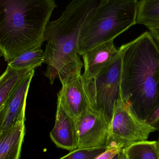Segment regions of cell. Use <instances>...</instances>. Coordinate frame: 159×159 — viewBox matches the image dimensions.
<instances>
[{
  "label": "cell",
  "instance_id": "6da1fadb",
  "mask_svg": "<svg viewBox=\"0 0 159 159\" xmlns=\"http://www.w3.org/2000/svg\"><path fill=\"white\" fill-rule=\"evenodd\" d=\"M120 98L146 122L159 105V44L150 32L120 47Z\"/></svg>",
  "mask_w": 159,
  "mask_h": 159
},
{
  "label": "cell",
  "instance_id": "7a4b0ae2",
  "mask_svg": "<svg viewBox=\"0 0 159 159\" xmlns=\"http://www.w3.org/2000/svg\"><path fill=\"white\" fill-rule=\"evenodd\" d=\"M99 3L96 0H74L68 5L57 19L48 21L44 33L47 41L44 63L45 76L52 85L56 78L61 81L83 65L77 53L80 30Z\"/></svg>",
  "mask_w": 159,
  "mask_h": 159
},
{
  "label": "cell",
  "instance_id": "3957f363",
  "mask_svg": "<svg viewBox=\"0 0 159 159\" xmlns=\"http://www.w3.org/2000/svg\"><path fill=\"white\" fill-rule=\"evenodd\" d=\"M57 7L54 0H0V51L6 61L41 47Z\"/></svg>",
  "mask_w": 159,
  "mask_h": 159
},
{
  "label": "cell",
  "instance_id": "277c9868",
  "mask_svg": "<svg viewBox=\"0 0 159 159\" xmlns=\"http://www.w3.org/2000/svg\"><path fill=\"white\" fill-rule=\"evenodd\" d=\"M136 0H102L80 30L77 51L81 56L114 40L136 24Z\"/></svg>",
  "mask_w": 159,
  "mask_h": 159
},
{
  "label": "cell",
  "instance_id": "5b68a950",
  "mask_svg": "<svg viewBox=\"0 0 159 159\" xmlns=\"http://www.w3.org/2000/svg\"><path fill=\"white\" fill-rule=\"evenodd\" d=\"M121 69L120 50L119 55L96 77L89 80H82L90 107L103 112L109 121L115 102L120 97Z\"/></svg>",
  "mask_w": 159,
  "mask_h": 159
},
{
  "label": "cell",
  "instance_id": "8992f818",
  "mask_svg": "<svg viewBox=\"0 0 159 159\" xmlns=\"http://www.w3.org/2000/svg\"><path fill=\"white\" fill-rule=\"evenodd\" d=\"M156 131L135 115L120 97L114 105L106 146L124 148L132 144L147 141L150 133Z\"/></svg>",
  "mask_w": 159,
  "mask_h": 159
},
{
  "label": "cell",
  "instance_id": "52a82bcc",
  "mask_svg": "<svg viewBox=\"0 0 159 159\" xmlns=\"http://www.w3.org/2000/svg\"><path fill=\"white\" fill-rule=\"evenodd\" d=\"M109 122L103 112L90 107L75 122L77 148L106 146Z\"/></svg>",
  "mask_w": 159,
  "mask_h": 159
},
{
  "label": "cell",
  "instance_id": "ba28073f",
  "mask_svg": "<svg viewBox=\"0 0 159 159\" xmlns=\"http://www.w3.org/2000/svg\"><path fill=\"white\" fill-rule=\"evenodd\" d=\"M81 69L71 73L61 82L57 103L75 122L90 108L83 89Z\"/></svg>",
  "mask_w": 159,
  "mask_h": 159
},
{
  "label": "cell",
  "instance_id": "9c48e42d",
  "mask_svg": "<svg viewBox=\"0 0 159 159\" xmlns=\"http://www.w3.org/2000/svg\"><path fill=\"white\" fill-rule=\"evenodd\" d=\"M114 41L99 45L81 55L84 67V73L81 75L82 81L96 77L119 55L120 49L116 47Z\"/></svg>",
  "mask_w": 159,
  "mask_h": 159
},
{
  "label": "cell",
  "instance_id": "30bf717a",
  "mask_svg": "<svg viewBox=\"0 0 159 159\" xmlns=\"http://www.w3.org/2000/svg\"><path fill=\"white\" fill-rule=\"evenodd\" d=\"M34 70L30 71L13 91L6 104L2 133L9 129L22 117L25 116L26 100Z\"/></svg>",
  "mask_w": 159,
  "mask_h": 159
},
{
  "label": "cell",
  "instance_id": "8fae6325",
  "mask_svg": "<svg viewBox=\"0 0 159 159\" xmlns=\"http://www.w3.org/2000/svg\"><path fill=\"white\" fill-rule=\"evenodd\" d=\"M50 137L59 148L70 151L77 148L76 123L58 103L57 105L55 126L50 132Z\"/></svg>",
  "mask_w": 159,
  "mask_h": 159
},
{
  "label": "cell",
  "instance_id": "7c38bea8",
  "mask_svg": "<svg viewBox=\"0 0 159 159\" xmlns=\"http://www.w3.org/2000/svg\"><path fill=\"white\" fill-rule=\"evenodd\" d=\"M25 116L2 133L0 138V159H20L26 133Z\"/></svg>",
  "mask_w": 159,
  "mask_h": 159
},
{
  "label": "cell",
  "instance_id": "4fadbf2b",
  "mask_svg": "<svg viewBox=\"0 0 159 159\" xmlns=\"http://www.w3.org/2000/svg\"><path fill=\"white\" fill-rule=\"evenodd\" d=\"M34 70H16L7 65L0 76V109L8 101L15 88L30 71Z\"/></svg>",
  "mask_w": 159,
  "mask_h": 159
},
{
  "label": "cell",
  "instance_id": "5bb4252c",
  "mask_svg": "<svg viewBox=\"0 0 159 159\" xmlns=\"http://www.w3.org/2000/svg\"><path fill=\"white\" fill-rule=\"evenodd\" d=\"M136 24L148 29L159 24V0L138 1Z\"/></svg>",
  "mask_w": 159,
  "mask_h": 159
},
{
  "label": "cell",
  "instance_id": "9a60e30c",
  "mask_svg": "<svg viewBox=\"0 0 159 159\" xmlns=\"http://www.w3.org/2000/svg\"><path fill=\"white\" fill-rule=\"evenodd\" d=\"M126 159H159L157 141H143L123 149Z\"/></svg>",
  "mask_w": 159,
  "mask_h": 159
},
{
  "label": "cell",
  "instance_id": "2e32d148",
  "mask_svg": "<svg viewBox=\"0 0 159 159\" xmlns=\"http://www.w3.org/2000/svg\"><path fill=\"white\" fill-rule=\"evenodd\" d=\"M44 61V51L41 47H38L22 53L8 62L7 65L16 70H34Z\"/></svg>",
  "mask_w": 159,
  "mask_h": 159
},
{
  "label": "cell",
  "instance_id": "e0dca14e",
  "mask_svg": "<svg viewBox=\"0 0 159 159\" xmlns=\"http://www.w3.org/2000/svg\"><path fill=\"white\" fill-rule=\"evenodd\" d=\"M108 148V147L104 146L77 148L60 159H95Z\"/></svg>",
  "mask_w": 159,
  "mask_h": 159
},
{
  "label": "cell",
  "instance_id": "ac0fdd59",
  "mask_svg": "<svg viewBox=\"0 0 159 159\" xmlns=\"http://www.w3.org/2000/svg\"><path fill=\"white\" fill-rule=\"evenodd\" d=\"M152 126L156 131L159 132V105L157 109L146 121Z\"/></svg>",
  "mask_w": 159,
  "mask_h": 159
},
{
  "label": "cell",
  "instance_id": "d6986e66",
  "mask_svg": "<svg viewBox=\"0 0 159 159\" xmlns=\"http://www.w3.org/2000/svg\"><path fill=\"white\" fill-rule=\"evenodd\" d=\"M123 148L109 147L105 152L98 156L95 159H111L116 154Z\"/></svg>",
  "mask_w": 159,
  "mask_h": 159
},
{
  "label": "cell",
  "instance_id": "ffe728a7",
  "mask_svg": "<svg viewBox=\"0 0 159 159\" xmlns=\"http://www.w3.org/2000/svg\"><path fill=\"white\" fill-rule=\"evenodd\" d=\"M6 104L0 109V138H1V136L2 134V126L4 119L5 115Z\"/></svg>",
  "mask_w": 159,
  "mask_h": 159
},
{
  "label": "cell",
  "instance_id": "44dd1931",
  "mask_svg": "<svg viewBox=\"0 0 159 159\" xmlns=\"http://www.w3.org/2000/svg\"><path fill=\"white\" fill-rule=\"evenodd\" d=\"M150 30V32L153 36H159V24L157 25L155 27L148 29Z\"/></svg>",
  "mask_w": 159,
  "mask_h": 159
},
{
  "label": "cell",
  "instance_id": "7402d4cb",
  "mask_svg": "<svg viewBox=\"0 0 159 159\" xmlns=\"http://www.w3.org/2000/svg\"><path fill=\"white\" fill-rule=\"evenodd\" d=\"M123 149H121L120 151L116 154L111 159H126L125 155L123 152Z\"/></svg>",
  "mask_w": 159,
  "mask_h": 159
},
{
  "label": "cell",
  "instance_id": "603a6c76",
  "mask_svg": "<svg viewBox=\"0 0 159 159\" xmlns=\"http://www.w3.org/2000/svg\"><path fill=\"white\" fill-rule=\"evenodd\" d=\"M157 146L158 151V153L159 155V136L158 141H157Z\"/></svg>",
  "mask_w": 159,
  "mask_h": 159
},
{
  "label": "cell",
  "instance_id": "cb8c5ba5",
  "mask_svg": "<svg viewBox=\"0 0 159 159\" xmlns=\"http://www.w3.org/2000/svg\"><path fill=\"white\" fill-rule=\"evenodd\" d=\"M154 37H155V39H156V40H157V41L158 43L159 44V36H154Z\"/></svg>",
  "mask_w": 159,
  "mask_h": 159
},
{
  "label": "cell",
  "instance_id": "d4e9b609",
  "mask_svg": "<svg viewBox=\"0 0 159 159\" xmlns=\"http://www.w3.org/2000/svg\"><path fill=\"white\" fill-rule=\"evenodd\" d=\"M2 56V52H1V51H0V58H1V56Z\"/></svg>",
  "mask_w": 159,
  "mask_h": 159
}]
</instances>
